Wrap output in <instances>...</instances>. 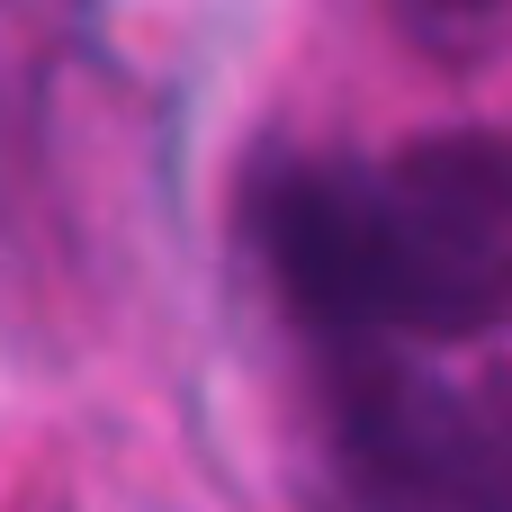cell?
<instances>
[{"instance_id":"obj_1","label":"cell","mask_w":512,"mask_h":512,"mask_svg":"<svg viewBox=\"0 0 512 512\" xmlns=\"http://www.w3.org/2000/svg\"><path fill=\"white\" fill-rule=\"evenodd\" d=\"M252 243L306 333L468 351L512 333V126H432L378 162L297 153L252 180Z\"/></svg>"},{"instance_id":"obj_3","label":"cell","mask_w":512,"mask_h":512,"mask_svg":"<svg viewBox=\"0 0 512 512\" xmlns=\"http://www.w3.org/2000/svg\"><path fill=\"white\" fill-rule=\"evenodd\" d=\"M405 36H423L441 63H477L486 45H512V9H405Z\"/></svg>"},{"instance_id":"obj_2","label":"cell","mask_w":512,"mask_h":512,"mask_svg":"<svg viewBox=\"0 0 512 512\" xmlns=\"http://www.w3.org/2000/svg\"><path fill=\"white\" fill-rule=\"evenodd\" d=\"M333 423L369 512H512V360L441 378L396 351H351Z\"/></svg>"}]
</instances>
